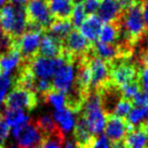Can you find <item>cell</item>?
<instances>
[{"label":"cell","instance_id":"83f0119b","mask_svg":"<svg viewBox=\"0 0 148 148\" xmlns=\"http://www.w3.org/2000/svg\"><path fill=\"white\" fill-rule=\"evenodd\" d=\"M85 15H86V13L84 11L83 4L74 5L73 11H72V14H71V18H70L74 29H77V27H79L82 25V23L85 21Z\"/></svg>","mask_w":148,"mask_h":148},{"label":"cell","instance_id":"5bb4252c","mask_svg":"<svg viewBox=\"0 0 148 148\" xmlns=\"http://www.w3.org/2000/svg\"><path fill=\"white\" fill-rule=\"evenodd\" d=\"M63 54V44L57 38L45 33L40 43L38 55L46 58H58Z\"/></svg>","mask_w":148,"mask_h":148},{"label":"cell","instance_id":"8d00e7d4","mask_svg":"<svg viewBox=\"0 0 148 148\" xmlns=\"http://www.w3.org/2000/svg\"><path fill=\"white\" fill-rule=\"evenodd\" d=\"M142 2V13H143V19L145 29L148 32V0H141Z\"/></svg>","mask_w":148,"mask_h":148},{"label":"cell","instance_id":"b9f144b4","mask_svg":"<svg viewBox=\"0 0 148 148\" xmlns=\"http://www.w3.org/2000/svg\"><path fill=\"white\" fill-rule=\"evenodd\" d=\"M8 148H21V147H18V145H14V144H12V145L8 146Z\"/></svg>","mask_w":148,"mask_h":148},{"label":"cell","instance_id":"f1b7e54d","mask_svg":"<svg viewBox=\"0 0 148 148\" xmlns=\"http://www.w3.org/2000/svg\"><path fill=\"white\" fill-rule=\"evenodd\" d=\"M120 88H121L123 99H129V101H131L138 92L141 91V87H140L139 81H134V82L128 83V84L124 85V86L120 87Z\"/></svg>","mask_w":148,"mask_h":148},{"label":"cell","instance_id":"bcb514c9","mask_svg":"<svg viewBox=\"0 0 148 148\" xmlns=\"http://www.w3.org/2000/svg\"><path fill=\"white\" fill-rule=\"evenodd\" d=\"M1 116H2V115H1V114H0V117H1Z\"/></svg>","mask_w":148,"mask_h":148},{"label":"cell","instance_id":"4316f807","mask_svg":"<svg viewBox=\"0 0 148 148\" xmlns=\"http://www.w3.org/2000/svg\"><path fill=\"white\" fill-rule=\"evenodd\" d=\"M119 36V29L115 23H106L101 29L99 39L103 44H116Z\"/></svg>","mask_w":148,"mask_h":148},{"label":"cell","instance_id":"ffe728a7","mask_svg":"<svg viewBox=\"0 0 148 148\" xmlns=\"http://www.w3.org/2000/svg\"><path fill=\"white\" fill-rule=\"evenodd\" d=\"M21 62L19 52L12 45V48L5 54L0 56V70L5 75H10L13 70L17 69Z\"/></svg>","mask_w":148,"mask_h":148},{"label":"cell","instance_id":"30bf717a","mask_svg":"<svg viewBox=\"0 0 148 148\" xmlns=\"http://www.w3.org/2000/svg\"><path fill=\"white\" fill-rule=\"evenodd\" d=\"M75 80V60H67L55 74L53 88L63 93H68L74 86Z\"/></svg>","mask_w":148,"mask_h":148},{"label":"cell","instance_id":"836d02e7","mask_svg":"<svg viewBox=\"0 0 148 148\" xmlns=\"http://www.w3.org/2000/svg\"><path fill=\"white\" fill-rule=\"evenodd\" d=\"M138 81L141 90L148 95V67H141L139 69Z\"/></svg>","mask_w":148,"mask_h":148},{"label":"cell","instance_id":"ee69618b","mask_svg":"<svg viewBox=\"0 0 148 148\" xmlns=\"http://www.w3.org/2000/svg\"><path fill=\"white\" fill-rule=\"evenodd\" d=\"M0 148H4V146H2V145H0Z\"/></svg>","mask_w":148,"mask_h":148},{"label":"cell","instance_id":"d590c367","mask_svg":"<svg viewBox=\"0 0 148 148\" xmlns=\"http://www.w3.org/2000/svg\"><path fill=\"white\" fill-rule=\"evenodd\" d=\"M101 0H85L83 2V7H84V11L87 14H95V11H97L101 4Z\"/></svg>","mask_w":148,"mask_h":148},{"label":"cell","instance_id":"9c48e42d","mask_svg":"<svg viewBox=\"0 0 148 148\" xmlns=\"http://www.w3.org/2000/svg\"><path fill=\"white\" fill-rule=\"evenodd\" d=\"M89 67L91 72L90 89L97 90L112 81L110 65L101 58L92 55L91 52L89 55Z\"/></svg>","mask_w":148,"mask_h":148},{"label":"cell","instance_id":"1f68e13d","mask_svg":"<svg viewBox=\"0 0 148 148\" xmlns=\"http://www.w3.org/2000/svg\"><path fill=\"white\" fill-rule=\"evenodd\" d=\"M13 39L0 29V56L8 52L12 48Z\"/></svg>","mask_w":148,"mask_h":148},{"label":"cell","instance_id":"8992f818","mask_svg":"<svg viewBox=\"0 0 148 148\" xmlns=\"http://www.w3.org/2000/svg\"><path fill=\"white\" fill-rule=\"evenodd\" d=\"M63 52L70 58L77 60L90 53L92 44L89 43L77 29H73L63 42Z\"/></svg>","mask_w":148,"mask_h":148},{"label":"cell","instance_id":"d4e9b609","mask_svg":"<svg viewBox=\"0 0 148 148\" xmlns=\"http://www.w3.org/2000/svg\"><path fill=\"white\" fill-rule=\"evenodd\" d=\"M45 103H50L56 109V111H62L66 109V95L56 89H51L41 97Z\"/></svg>","mask_w":148,"mask_h":148},{"label":"cell","instance_id":"e575fe53","mask_svg":"<svg viewBox=\"0 0 148 148\" xmlns=\"http://www.w3.org/2000/svg\"><path fill=\"white\" fill-rule=\"evenodd\" d=\"M10 132V127L5 123L2 116L0 117V145L4 146L5 141L7 140Z\"/></svg>","mask_w":148,"mask_h":148},{"label":"cell","instance_id":"277c9868","mask_svg":"<svg viewBox=\"0 0 148 148\" xmlns=\"http://www.w3.org/2000/svg\"><path fill=\"white\" fill-rule=\"evenodd\" d=\"M110 65L111 80L117 86L122 87L128 83L138 81L139 67L135 65L130 59L116 60Z\"/></svg>","mask_w":148,"mask_h":148},{"label":"cell","instance_id":"e0dca14e","mask_svg":"<svg viewBox=\"0 0 148 148\" xmlns=\"http://www.w3.org/2000/svg\"><path fill=\"white\" fill-rule=\"evenodd\" d=\"M91 53L92 55L101 58L103 61L107 62L108 64L113 63L116 60L122 59L119 50L115 44H103L97 41L92 44Z\"/></svg>","mask_w":148,"mask_h":148},{"label":"cell","instance_id":"74e56055","mask_svg":"<svg viewBox=\"0 0 148 148\" xmlns=\"http://www.w3.org/2000/svg\"><path fill=\"white\" fill-rule=\"evenodd\" d=\"M140 67H148V53L140 61Z\"/></svg>","mask_w":148,"mask_h":148},{"label":"cell","instance_id":"7dc6e473","mask_svg":"<svg viewBox=\"0 0 148 148\" xmlns=\"http://www.w3.org/2000/svg\"><path fill=\"white\" fill-rule=\"evenodd\" d=\"M147 148H148V147H147Z\"/></svg>","mask_w":148,"mask_h":148},{"label":"cell","instance_id":"7bdbcfd3","mask_svg":"<svg viewBox=\"0 0 148 148\" xmlns=\"http://www.w3.org/2000/svg\"><path fill=\"white\" fill-rule=\"evenodd\" d=\"M32 148H42L41 146H35V147H32Z\"/></svg>","mask_w":148,"mask_h":148},{"label":"cell","instance_id":"6da1fadb","mask_svg":"<svg viewBox=\"0 0 148 148\" xmlns=\"http://www.w3.org/2000/svg\"><path fill=\"white\" fill-rule=\"evenodd\" d=\"M27 14L23 5L7 3L0 9V29L13 40L27 31Z\"/></svg>","mask_w":148,"mask_h":148},{"label":"cell","instance_id":"2e32d148","mask_svg":"<svg viewBox=\"0 0 148 148\" xmlns=\"http://www.w3.org/2000/svg\"><path fill=\"white\" fill-rule=\"evenodd\" d=\"M122 12L123 10L117 0H101L97 9V16L103 23H111L117 21Z\"/></svg>","mask_w":148,"mask_h":148},{"label":"cell","instance_id":"603a6c76","mask_svg":"<svg viewBox=\"0 0 148 148\" xmlns=\"http://www.w3.org/2000/svg\"><path fill=\"white\" fill-rule=\"evenodd\" d=\"M3 120L9 127H17V126L25 125L27 124L31 119L25 113L23 110H15V109H5L2 116Z\"/></svg>","mask_w":148,"mask_h":148},{"label":"cell","instance_id":"f546056e","mask_svg":"<svg viewBox=\"0 0 148 148\" xmlns=\"http://www.w3.org/2000/svg\"><path fill=\"white\" fill-rule=\"evenodd\" d=\"M132 108H133V105H132L131 101L122 99L117 105V107H116V110L114 112V116L125 119V117H127L128 114L132 110Z\"/></svg>","mask_w":148,"mask_h":148},{"label":"cell","instance_id":"ac0fdd59","mask_svg":"<svg viewBox=\"0 0 148 148\" xmlns=\"http://www.w3.org/2000/svg\"><path fill=\"white\" fill-rule=\"evenodd\" d=\"M73 129L74 139H75V144H76L77 148H86L95 138V135H92L86 121L81 115L75 121Z\"/></svg>","mask_w":148,"mask_h":148},{"label":"cell","instance_id":"f6af8a7d","mask_svg":"<svg viewBox=\"0 0 148 148\" xmlns=\"http://www.w3.org/2000/svg\"><path fill=\"white\" fill-rule=\"evenodd\" d=\"M0 76H1V70H0Z\"/></svg>","mask_w":148,"mask_h":148},{"label":"cell","instance_id":"3957f363","mask_svg":"<svg viewBox=\"0 0 148 148\" xmlns=\"http://www.w3.org/2000/svg\"><path fill=\"white\" fill-rule=\"evenodd\" d=\"M67 60L73 59L64 53L62 54L61 57L58 58H46L38 55L29 63V67L37 79L51 80L52 77L55 76L58 69Z\"/></svg>","mask_w":148,"mask_h":148},{"label":"cell","instance_id":"4fadbf2b","mask_svg":"<svg viewBox=\"0 0 148 148\" xmlns=\"http://www.w3.org/2000/svg\"><path fill=\"white\" fill-rule=\"evenodd\" d=\"M79 115L84 118L92 135H101L103 130L105 129L107 121V116L103 114L101 107L83 110L79 113Z\"/></svg>","mask_w":148,"mask_h":148},{"label":"cell","instance_id":"ab89813d","mask_svg":"<svg viewBox=\"0 0 148 148\" xmlns=\"http://www.w3.org/2000/svg\"><path fill=\"white\" fill-rule=\"evenodd\" d=\"M11 4H15V5H23L25 4V2H29V0H9Z\"/></svg>","mask_w":148,"mask_h":148},{"label":"cell","instance_id":"d6986e66","mask_svg":"<svg viewBox=\"0 0 148 148\" xmlns=\"http://www.w3.org/2000/svg\"><path fill=\"white\" fill-rule=\"evenodd\" d=\"M52 16L55 19H70L74 5L72 0H47Z\"/></svg>","mask_w":148,"mask_h":148},{"label":"cell","instance_id":"f35d334b","mask_svg":"<svg viewBox=\"0 0 148 148\" xmlns=\"http://www.w3.org/2000/svg\"><path fill=\"white\" fill-rule=\"evenodd\" d=\"M138 128H139V129H141L142 131H143L144 133L146 134V136L148 137V121L145 122V123H143L142 125H140Z\"/></svg>","mask_w":148,"mask_h":148},{"label":"cell","instance_id":"d6a6232c","mask_svg":"<svg viewBox=\"0 0 148 148\" xmlns=\"http://www.w3.org/2000/svg\"><path fill=\"white\" fill-rule=\"evenodd\" d=\"M86 148H111V142L105 135H97Z\"/></svg>","mask_w":148,"mask_h":148},{"label":"cell","instance_id":"7402d4cb","mask_svg":"<svg viewBox=\"0 0 148 148\" xmlns=\"http://www.w3.org/2000/svg\"><path fill=\"white\" fill-rule=\"evenodd\" d=\"M72 29H73V25L70 19H54L47 32L49 35L63 42Z\"/></svg>","mask_w":148,"mask_h":148},{"label":"cell","instance_id":"7c38bea8","mask_svg":"<svg viewBox=\"0 0 148 148\" xmlns=\"http://www.w3.org/2000/svg\"><path fill=\"white\" fill-rule=\"evenodd\" d=\"M134 130V128L124 118H119L116 116H109L108 122L105 126L106 137L110 142H118L123 140L129 132Z\"/></svg>","mask_w":148,"mask_h":148},{"label":"cell","instance_id":"4dcf8cb0","mask_svg":"<svg viewBox=\"0 0 148 148\" xmlns=\"http://www.w3.org/2000/svg\"><path fill=\"white\" fill-rule=\"evenodd\" d=\"M11 84H12V79L10 75L3 74L2 76H0V107L4 101L7 90L11 86Z\"/></svg>","mask_w":148,"mask_h":148},{"label":"cell","instance_id":"ba28073f","mask_svg":"<svg viewBox=\"0 0 148 148\" xmlns=\"http://www.w3.org/2000/svg\"><path fill=\"white\" fill-rule=\"evenodd\" d=\"M12 135L17 140V145L21 148L41 146L43 140L45 139L33 120L25 125L12 128Z\"/></svg>","mask_w":148,"mask_h":148},{"label":"cell","instance_id":"cb8c5ba5","mask_svg":"<svg viewBox=\"0 0 148 148\" xmlns=\"http://www.w3.org/2000/svg\"><path fill=\"white\" fill-rule=\"evenodd\" d=\"M124 142L127 148H147L148 137L139 128H135L126 135Z\"/></svg>","mask_w":148,"mask_h":148},{"label":"cell","instance_id":"44dd1931","mask_svg":"<svg viewBox=\"0 0 148 148\" xmlns=\"http://www.w3.org/2000/svg\"><path fill=\"white\" fill-rule=\"evenodd\" d=\"M53 120L58 126L59 130L66 136L75 125L74 114L68 109H64L62 111H55L53 114Z\"/></svg>","mask_w":148,"mask_h":148},{"label":"cell","instance_id":"484cf974","mask_svg":"<svg viewBox=\"0 0 148 148\" xmlns=\"http://www.w3.org/2000/svg\"><path fill=\"white\" fill-rule=\"evenodd\" d=\"M127 122L135 129L148 121V107H136L127 116Z\"/></svg>","mask_w":148,"mask_h":148},{"label":"cell","instance_id":"52a82bcc","mask_svg":"<svg viewBox=\"0 0 148 148\" xmlns=\"http://www.w3.org/2000/svg\"><path fill=\"white\" fill-rule=\"evenodd\" d=\"M42 34L43 33L40 32L29 31L13 40V46L19 52L21 61L31 62L36 56H38Z\"/></svg>","mask_w":148,"mask_h":148},{"label":"cell","instance_id":"7a4b0ae2","mask_svg":"<svg viewBox=\"0 0 148 148\" xmlns=\"http://www.w3.org/2000/svg\"><path fill=\"white\" fill-rule=\"evenodd\" d=\"M27 14V31L46 33L54 21L50 12L47 0H29L25 7Z\"/></svg>","mask_w":148,"mask_h":148},{"label":"cell","instance_id":"8fae6325","mask_svg":"<svg viewBox=\"0 0 148 148\" xmlns=\"http://www.w3.org/2000/svg\"><path fill=\"white\" fill-rule=\"evenodd\" d=\"M97 90L101 99V108L103 114L107 117L113 116L117 105L123 99L121 88L111 81Z\"/></svg>","mask_w":148,"mask_h":148},{"label":"cell","instance_id":"60d3db41","mask_svg":"<svg viewBox=\"0 0 148 148\" xmlns=\"http://www.w3.org/2000/svg\"><path fill=\"white\" fill-rule=\"evenodd\" d=\"M8 0H0V9L2 8L4 5H6V2Z\"/></svg>","mask_w":148,"mask_h":148},{"label":"cell","instance_id":"9a60e30c","mask_svg":"<svg viewBox=\"0 0 148 148\" xmlns=\"http://www.w3.org/2000/svg\"><path fill=\"white\" fill-rule=\"evenodd\" d=\"M103 27V21L97 14L88 15L86 19L79 27V33L89 42L93 44L99 39V33Z\"/></svg>","mask_w":148,"mask_h":148},{"label":"cell","instance_id":"5b68a950","mask_svg":"<svg viewBox=\"0 0 148 148\" xmlns=\"http://www.w3.org/2000/svg\"><path fill=\"white\" fill-rule=\"evenodd\" d=\"M3 103H4L5 109L32 111L36 109L39 105V95L27 89L13 87L9 95H6Z\"/></svg>","mask_w":148,"mask_h":148}]
</instances>
